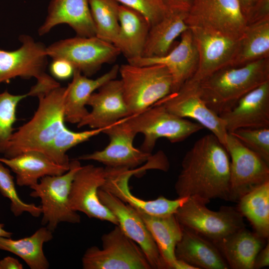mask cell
<instances>
[{
    "label": "cell",
    "mask_w": 269,
    "mask_h": 269,
    "mask_svg": "<svg viewBox=\"0 0 269 269\" xmlns=\"http://www.w3.org/2000/svg\"><path fill=\"white\" fill-rule=\"evenodd\" d=\"M126 120L136 134H143L140 149L148 153H151L160 138H166L172 143L179 142L204 128L198 123L170 113L159 103Z\"/></svg>",
    "instance_id": "52a82bcc"
},
{
    "label": "cell",
    "mask_w": 269,
    "mask_h": 269,
    "mask_svg": "<svg viewBox=\"0 0 269 269\" xmlns=\"http://www.w3.org/2000/svg\"><path fill=\"white\" fill-rule=\"evenodd\" d=\"M60 24H68L78 36H96L89 0H51L38 34L44 35Z\"/></svg>",
    "instance_id": "7402d4cb"
},
{
    "label": "cell",
    "mask_w": 269,
    "mask_h": 269,
    "mask_svg": "<svg viewBox=\"0 0 269 269\" xmlns=\"http://www.w3.org/2000/svg\"><path fill=\"white\" fill-rule=\"evenodd\" d=\"M4 224L0 223V237L11 238L12 233L4 229Z\"/></svg>",
    "instance_id": "bcb514c9"
},
{
    "label": "cell",
    "mask_w": 269,
    "mask_h": 269,
    "mask_svg": "<svg viewBox=\"0 0 269 269\" xmlns=\"http://www.w3.org/2000/svg\"><path fill=\"white\" fill-rule=\"evenodd\" d=\"M172 269H197V268L183 261L177 259Z\"/></svg>",
    "instance_id": "f6af8a7d"
},
{
    "label": "cell",
    "mask_w": 269,
    "mask_h": 269,
    "mask_svg": "<svg viewBox=\"0 0 269 269\" xmlns=\"http://www.w3.org/2000/svg\"><path fill=\"white\" fill-rule=\"evenodd\" d=\"M168 9L188 12L193 0H162Z\"/></svg>",
    "instance_id": "b9f144b4"
},
{
    "label": "cell",
    "mask_w": 269,
    "mask_h": 269,
    "mask_svg": "<svg viewBox=\"0 0 269 269\" xmlns=\"http://www.w3.org/2000/svg\"><path fill=\"white\" fill-rule=\"evenodd\" d=\"M105 181L100 188L107 191L134 208L148 214L164 216L175 214L188 197H178L171 200L163 196L152 200H144L133 195L129 181L133 175L149 169L146 164L142 168L129 169L125 167H106Z\"/></svg>",
    "instance_id": "2e32d148"
},
{
    "label": "cell",
    "mask_w": 269,
    "mask_h": 269,
    "mask_svg": "<svg viewBox=\"0 0 269 269\" xmlns=\"http://www.w3.org/2000/svg\"><path fill=\"white\" fill-rule=\"evenodd\" d=\"M187 13L168 9L163 17L150 26L141 57H161L167 54L175 39L189 28L186 22Z\"/></svg>",
    "instance_id": "83f0119b"
},
{
    "label": "cell",
    "mask_w": 269,
    "mask_h": 269,
    "mask_svg": "<svg viewBox=\"0 0 269 269\" xmlns=\"http://www.w3.org/2000/svg\"><path fill=\"white\" fill-rule=\"evenodd\" d=\"M65 87L60 85L37 97L33 117L12 134L4 157L10 158L30 151L42 152L65 125Z\"/></svg>",
    "instance_id": "3957f363"
},
{
    "label": "cell",
    "mask_w": 269,
    "mask_h": 269,
    "mask_svg": "<svg viewBox=\"0 0 269 269\" xmlns=\"http://www.w3.org/2000/svg\"><path fill=\"white\" fill-rule=\"evenodd\" d=\"M19 261L11 257H6L0 261V269H23Z\"/></svg>",
    "instance_id": "7bdbcfd3"
},
{
    "label": "cell",
    "mask_w": 269,
    "mask_h": 269,
    "mask_svg": "<svg viewBox=\"0 0 269 269\" xmlns=\"http://www.w3.org/2000/svg\"><path fill=\"white\" fill-rule=\"evenodd\" d=\"M48 56L70 62L75 69L89 77L106 63L111 62L121 54L113 44L96 36L67 38L46 47Z\"/></svg>",
    "instance_id": "9c48e42d"
},
{
    "label": "cell",
    "mask_w": 269,
    "mask_h": 269,
    "mask_svg": "<svg viewBox=\"0 0 269 269\" xmlns=\"http://www.w3.org/2000/svg\"><path fill=\"white\" fill-rule=\"evenodd\" d=\"M266 240L244 227L215 244L229 269H253L255 259Z\"/></svg>",
    "instance_id": "484cf974"
},
{
    "label": "cell",
    "mask_w": 269,
    "mask_h": 269,
    "mask_svg": "<svg viewBox=\"0 0 269 269\" xmlns=\"http://www.w3.org/2000/svg\"><path fill=\"white\" fill-rule=\"evenodd\" d=\"M96 36L115 44L119 30L118 7L114 0H89Z\"/></svg>",
    "instance_id": "d6a6232c"
},
{
    "label": "cell",
    "mask_w": 269,
    "mask_h": 269,
    "mask_svg": "<svg viewBox=\"0 0 269 269\" xmlns=\"http://www.w3.org/2000/svg\"><path fill=\"white\" fill-rule=\"evenodd\" d=\"M219 116L228 133L241 128L269 127V81L244 95Z\"/></svg>",
    "instance_id": "44dd1931"
},
{
    "label": "cell",
    "mask_w": 269,
    "mask_h": 269,
    "mask_svg": "<svg viewBox=\"0 0 269 269\" xmlns=\"http://www.w3.org/2000/svg\"><path fill=\"white\" fill-rule=\"evenodd\" d=\"M135 210L151 234L166 268L172 269L177 260L175 247L182 235V227L175 215L157 216Z\"/></svg>",
    "instance_id": "f1b7e54d"
},
{
    "label": "cell",
    "mask_w": 269,
    "mask_h": 269,
    "mask_svg": "<svg viewBox=\"0 0 269 269\" xmlns=\"http://www.w3.org/2000/svg\"><path fill=\"white\" fill-rule=\"evenodd\" d=\"M98 193L101 203L117 218L122 231L141 248L151 269H166L155 241L135 209L100 188Z\"/></svg>",
    "instance_id": "e0dca14e"
},
{
    "label": "cell",
    "mask_w": 269,
    "mask_h": 269,
    "mask_svg": "<svg viewBox=\"0 0 269 269\" xmlns=\"http://www.w3.org/2000/svg\"><path fill=\"white\" fill-rule=\"evenodd\" d=\"M102 249L88 248L82 259L84 269H150L139 246L119 225L101 238Z\"/></svg>",
    "instance_id": "ba28073f"
},
{
    "label": "cell",
    "mask_w": 269,
    "mask_h": 269,
    "mask_svg": "<svg viewBox=\"0 0 269 269\" xmlns=\"http://www.w3.org/2000/svg\"><path fill=\"white\" fill-rule=\"evenodd\" d=\"M124 98L131 116L152 106L173 91V78L162 65L119 66Z\"/></svg>",
    "instance_id": "277c9868"
},
{
    "label": "cell",
    "mask_w": 269,
    "mask_h": 269,
    "mask_svg": "<svg viewBox=\"0 0 269 269\" xmlns=\"http://www.w3.org/2000/svg\"><path fill=\"white\" fill-rule=\"evenodd\" d=\"M176 258L197 269H228L229 267L216 245L182 227V235L175 250Z\"/></svg>",
    "instance_id": "cb8c5ba5"
},
{
    "label": "cell",
    "mask_w": 269,
    "mask_h": 269,
    "mask_svg": "<svg viewBox=\"0 0 269 269\" xmlns=\"http://www.w3.org/2000/svg\"><path fill=\"white\" fill-rule=\"evenodd\" d=\"M269 18V0H258L246 16L247 24Z\"/></svg>",
    "instance_id": "ab89813d"
},
{
    "label": "cell",
    "mask_w": 269,
    "mask_h": 269,
    "mask_svg": "<svg viewBox=\"0 0 269 269\" xmlns=\"http://www.w3.org/2000/svg\"><path fill=\"white\" fill-rule=\"evenodd\" d=\"M0 161L15 174L16 184L20 186L30 187L44 176L61 175L69 169L38 151H27L10 158H0Z\"/></svg>",
    "instance_id": "4316f807"
},
{
    "label": "cell",
    "mask_w": 269,
    "mask_h": 269,
    "mask_svg": "<svg viewBox=\"0 0 269 269\" xmlns=\"http://www.w3.org/2000/svg\"><path fill=\"white\" fill-rule=\"evenodd\" d=\"M53 78L59 80H66L72 77L75 68L68 61L62 58L53 59L49 67Z\"/></svg>",
    "instance_id": "f35d334b"
},
{
    "label": "cell",
    "mask_w": 269,
    "mask_h": 269,
    "mask_svg": "<svg viewBox=\"0 0 269 269\" xmlns=\"http://www.w3.org/2000/svg\"><path fill=\"white\" fill-rule=\"evenodd\" d=\"M269 266V243L259 252L254 262L253 269H260Z\"/></svg>",
    "instance_id": "60d3db41"
},
{
    "label": "cell",
    "mask_w": 269,
    "mask_h": 269,
    "mask_svg": "<svg viewBox=\"0 0 269 269\" xmlns=\"http://www.w3.org/2000/svg\"><path fill=\"white\" fill-rule=\"evenodd\" d=\"M186 22L236 39L247 25L238 0H193Z\"/></svg>",
    "instance_id": "8fae6325"
},
{
    "label": "cell",
    "mask_w": 269,
    "mask_h": 269,
    "mask_svg": "<svg viewBox=\"0 0 269 269\" xmlns=\"http://www.w3.org/2000/svg\"><path fill=\"white\" fill-rule=\"evenodd\" d=\"M109 138L108 145L101 150L80 155L77 159L94 160L106 167L135 169L151 157L148 153L135 148L133 144L137 134L123 119L103 131Z\"/></svg>",
    "instance_id": "5bb4252c"
},
{
    "label": "cell",
    "mask_w": 269,
    "mask_h": 269,
    "mask_svg": "<svg viewBox=\"0 0 269 269\" xmlns=\"http://www.w3.org/2000/svg\"><path fill=\"white\" fill-rule=\"evenodd\" d=\"M53 232L41 227L30 236L18 240L0 237V250L10 252L22 259L31 269H47L49 263L43 247L53 238Z\"/></svg>",
    "instance_id": "f546056e"
},
{
    "label": "cell",
    "mask_w": 269,
    "mask_h": 269,
    "mask_svg": "<svg viewBox=\"0 0 269 269\" xmlns=\"http://www.w3.org/2000/svg\"><path fill=\"white\" fill-rule=\"evenodd\" d=\"M178 44L166 55L161 57H139L127 60L128 63L143 66L160 64L165 66L173 78L174 92L195 74L198 64V54L192 32L189 28L181 34Z\"/></svg>",
    "instance_id": "ffe728a7"
},
{
    "label": "cell",
    "mask_w": 269,
    "mask_h": 269,
    "mask_svg": "<svg viewBox=\"0 0 269 269\" xmlns=\"http://www.w3.org/2000/svg\"><path fill=\"white\" fill-rule=\"evenodd\" d=\"M207 204L197 197H189L174 215L182 227L214 244L245 227L244 217L237 207L222 206L213 211Z\"/></svg>",
    "instance_id": "5b68a950"
},
{
    "label": "cell",
    "mask_w": 269,
    "mask_h": 269,
    "mask_svg": "<svg viewBox=\"0 0 269 269\" xmlns=\"http://www.w3.org/2000/svg\"><path fill=\"white\" fill-rule=\"evenodd\" d=\"M114 0L140 13L147 20L150 26L160 20L168 10L162 0Z\"/></svg>",
    "instance_id": "74e56055"
},
{
    "label": "cell",
    "mask_w": 269,
    "mask_h": 269,
    "mask_svg": "<svg viewBox=\"0 0 269 269\" xmlns=\"http://www.w3.org/2000/svg\"><path fill=\"white\" fill-rule=\"evenodd\" d=\"M0 193L10 200V209L15 216H19L24 212H27L35 217H39L41 215L40 206H37L33 203H25L19 198L15 188L13 177L9 169L5 167L0 161Z\"/></svg>",
    "instance_id": "d590c367"
},
{
    "label": "cell",
    "mask_w": 269,
    "mask_h": 269,
    "mask_svg": "<svg viewBox=\"0 0 269 269\" xmlns=\"http://www.w3.org/2000/svg\"><path fill=\"white\" fill-rule=\"evenodd\" d=\"M119 66L111 69L96 79H92L75 69L72 81L65 87L64 114L65 122L78 124L88 114L86 108L91 95L108 81L116 79Z\"/></svg>",
    "instance_id": "603a6c76"
},
{
    "label": "cell",
    "mask_w": 269,
    "mask_h": 269,
    "mask_svg": "<svg viewBox=\"0 0 269 269\" xmlns=\"http://www.w3.org/2000/svg\"><path fill=\"white\" fill-rule=\"evenodd\" d=\"M157 103L170 113L183 118L195 120L208 129L225 147L228 132L224 120L202 99L199 82L189 79L179 89Z\"/></svg>",
    "instance_id": "4fadbf2b"
},
{
    "label": "cell",
    "mask_w": 269,
    "mask_h": 269,
    "mask_svg": "<svg viewBox=\"0 0 269 269\" xmlns=\"http://www.w3.org/2000/svg\"><path fill=\"white\" fill-rule=\"evenodd\" d=\"M28 97L27 93L14 95L7 90L0 93V153H3L13 133L16 111L19 103Z\"/></svg>",
    "instance_id": "e575fe53"
},
{
    "label": "cell",
    "mask_w": 269,
    "mask_h": 269,
    "mask_svg": "<svg viewBox=\"0 0 269 269\" xmlns=\"http://www.w3.org/2000/svg\"><path fill=\"white\" fill-rule=\"evenodd\" d=\"M174 188L178 197H195L206 204L230 201V156L215 135L201 137L185 153Z\"/></svg>",
    "instance_id": "6da1fadb"
},
{
    "label": "cell",
    "mask_w": 269,
    "mask_h": 269,
    "mask_svg": "<svg viewBox=\"0 0 269 269\" xmlns=\"http://www.w3.org/2000/svg\"><path fill=\"white\" fill-rule=\"evenodd\" d=\"M105 168L93 164L81 166L71 185L69 201L71 208L90 218L106 221L119 225L117 218L100 201L98 190L105 181Z\"/></svg>",
    "instance_id": "9a60e30c"
},
{
    "label": "cell",
    "mask_w": 269,
    "mask_h": 269,
    "mask_svg": "<svg viewBox=\"0 0 269 269\" xmlns=\"http://www.w3.org/2000/svg\"><path fill=\"white\" fill-rule=\"evenodd\" d=\"M81 166L77 159L70 161L65 173L44 176L30 187L32 190L30 196L41 201V224L52 232L61 222H80V216L71 207L69 194L74 175Z\"/></svg>",
    "instance_id": "8992f818"
},
{
    "label": "cell",
    "mask_w": 269,
    "mask_h": 269,
    "mask_svg": "<svg viewBox=\"0 0 269 269\" xmlns=\"http://www.w3.org/2000/svg\"><path fill=\"white\" fill-rule=\"evenodd\" d=\"M269 81V58L244 65H228L199 82L201 96L218 115L231 109L244 95Z\"/></svg>",
    "instance_id": "7a4b0ae2"
},
{
    "label": "cell",
    "mask_w": 269,
    "mask_h": 269,
    "mask_svg": "<svg viewBox=\"0 0 269 269\" xmlns=\"http://www.w3.org/2000/svg\"><path fill=\"white\" fill-rule=\"evenodd\" d=\"M189 27L198 54L197 68L190 79L200 82L216 71L232 64L238 39L199 27Z\"/></svg>",
    "instance_id": "ac0fdd59"
},
{
    "label": "cell",
    "mask_w": 269,
    "mask_h": 269,
    "mask_svg": "<svg viewBox=\"0 0 269 269\" xmlns=\"http://www.w3.org/2000/svg\"><path fill=\"white\" fill-rule=\"evenodd\" d=\"M104 130L97 129L74 132L65 126L41 152L55 163L69 167L70 161L67 155L68 150L98 135Z\"/></svg>",
    "instance_id": "836d02e7"
},
{
    "label": "cell",
    "mask_w": 269,
    "mask_h": 269,
    "mask_svg": "<svg viewBox=\"0 0 269 269\" xmlns=\"http://www.w3.org/2000/svg\"><path fill=\"white\" fill-rule=\"evenodd\" d=\"M269 58V18L248 24L238 39L231 65L239 66Z\"/></svg>",
    "instance_id": "4dcf8cb0"
},
{
    "label": "cell",
    "mask_w": 269,
    "mask_h": 269,
    "mask_svg": "<svg viewBox=\"0 0 269 269\" xmlns=\"http://www.w3.org/2000/svg\"><path fill=\"white\" fill-rule=\"evenodd\" d=\"M119 30L115 45L127 60L141 57L150 25L140 13L119 4Z\"/></svg>",
    "instance_id": "d4e9b609"
},
{
    "label": "cell",
    "mask_w": 269,
    "mask_h": 269,
    "mask_svg": "<svg viewBox=\"0 0 269 269\" xmlns=\"http://www.w3.org/2000/svg\"><path fill=\"white\" fill-rule=\"evenodd\" d=\"M237 207L259 236L269 237V181L242 196Z\"/></svg>",
    "instance_id": "1f68e13d"
},
{
    "label": "cell",
    "mask_w": 269,
    "mask_h": 269,
    "mask_svg": "<svg viewBox=\"0 0 269 269\" xmlns=\"http://www.w3.org/2000/svg\"><path fill=\"white\" fill-rule=\"evenodd\" d=\"M258 0H238L246 18L252 7Z\"/></svg>",
    "instance_id": "ee69618b"
},
{
    "label": "cell",
    "mask_w": 269,
    "mask_h": 269,
    "mask_svg": "<svg viewBox=\"0 0 269 269\" xmlns=\"http://www.w3.org/2000/svg\"><path fill=\"white\" fill-rule=\"evenodd\" d=\"M225 148L231 158L230 201L238 202L244 195L269 181V164L229 133Z\"/></svg>",
    "instance_id": "30bf717a"
},
{
    "label": "cell",
    "mask_w": 269,
    "mask_h": 269,
    "mask_svg": "<svg viewBox=\"0 0 269 269\" xmlns=\"http://www.w3.org/2000/svg\"><path fill=\"white\" fill-rule=\"evenodd\" d=\"M98 90L88 99L87 106H91L92 110L77 124L78 128L88 126L92 129H105L131 116L120 79L110 80Z\"/></svg>",
    "instance_id": "d6986e66"
},
{
    "label": "cell",
    "mask_w": 269,
    "mask_h": 269,
    "mask_svg": "<svg viewBox=\"0 0 269 269\" xmlns=\"http://www.w3.org/2000/svg\"><path fill=\"white\" fill-rule=\"evenodd\" d=\"M229 133L269 164V127L241 128Z\"/></svg>",
    "instance_id": "8d00e7d4"
},
{
    "label": "cell",
    "mask_w": 269,
    "mask_h": 269,
    "mask_svg": "<svg viewBox=\"0 0 269 269\" xmlns=\"http://www.w3.org/2000/svg\"><path fill=\"white\" fill-rule=\"evenodd\" d=\"M21 46L13 51L0 49V83L19 77L35 78L37 84H49L55 79L45 71L47 64L46 47L29 35L19 37Z\"/></svg>",
    "instance_id": "7c38bea8"
}]
</instances>
